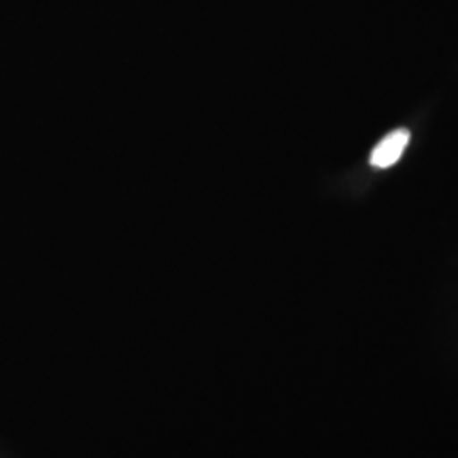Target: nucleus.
I'll return each instance as SVG.
<instances>
[{
    "instance_id": "obj_1",
    "label": "nucleus",
    "mask_w": 458,
    "mask_h": 458,
    "mask_svg": "<svg viewBox=\"0 0 458 458\" xmlns=\"http://www.w3.org/2000/svg\"><path fill=\"white\" fill-rule=\"evenodd\" d=\"M410 143V131L408 130H395L389 132L372 151L370 155V164L377 168H389L393 166L401 155L404 153V149Z\"/></svg>"
}]
</instances>
